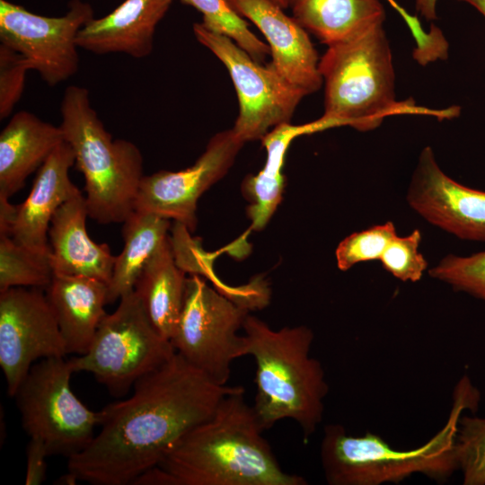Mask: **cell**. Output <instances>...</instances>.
Returning a JSON list of instances; mask_svg holds the SVG:
<instances>
[{"label":"cell","instance_id":"cell-28","mask_svg":"<svg viewBox=\"0 0 485 485\" xmlns=\"http://www.w3.org/2000/svg\"><path fill=\"white\" fill-rule=\"evenodd\" d=\"M428 274L455 290L485 301V251L471 256L447 255Z\"/></svg>","mask_w":485,"mask_h":485},{"label":"cell","instance_id":"cell-20","mask_svg":"<svg viewBox=\"0 0 485 485\" xmlns=\"http://www.w3.org/2000/svg\"><path fill=\"white\" fill-rule=\"evenodd\" d=\"M65 141L59 126L21 110L0 134V197L10 198Z\"/></svg>","mask_w":485,"mask_h":485},{"label":"cell","instance_id":"cell-36","mask_svg":"<svg viewBox=\"0 0 485 485\" xmlns=\"http://www.w3.org/2000/svg\"><path fill=\"white\" fill-rule=\"evenodd\" d=\"M469 4L485 17V0H459Z\"/></svg>","mask_w":485,"mask_h":485},{"label":"cell","instance_id":"cell-11","mask_svg":"<svg viewBox=\"0 0 485 485\" xmlns=\"http://www.w3.org/2000/svg\"><path fill=\"white\" fill-rule=\"evenodd\" d=\"M93 9L83 0H71L57 17L39 15L7 0H0V41L21 53L31 70L55 86L78 70L76 38L92 19Z\"/></svg>","mask_w":485,"mask_h":485},{"label":"cell","instance_id":"cell-10","mask_svg":"<svg viewBox=\"0 0 485 485\" xmlns=\"http://www.w3.org/2000/svg\"><path fill=\"white\" fill-rule=\"evenodd\" d=\"M193 32L226 67L236 90L239 114L233 127L243 143L262 139L271 128L290 123L305 92L290 84L270 63L254 60L230 38L194 23Z\"/></svg>","mask_w":485,"mask_h":485},{"label":"cell","instance_id":"cell-32","mask_svg":"<svg viewBox=\"0 0 485 485\" xmlns=\"http://www.w3.org/2000/svg\"><path fill=\"white\" fill-rule=\"evenodd\" d=\"M389 4L401 16L409 27L415 40L413 49L414 59L421 66L437 60H445L448 56V42L442 31L431 25L427 31L422 27L417 16L410 13L396 0H386Z\"/></svg>","mask_w":485,"mask_h":485},{"label":"cell","instance_id":"cell-26","mask_svg":"<svg viewBox=\"0 0 485 485\" xmlns=\"http://www.w3.org/2000/svg\"><path fill=\"white\" fill-rule=\"evenodd\" d=\"M202 13L205 28L234 40L254 60L261 63L270 54L268 44L261 41L248 27L226 0H180Z\"/></svg>","mask_w":485,"mask_h":485},{"label":"cell","instance_id":"cell-34","mask_svg":"<svg viewBox=\"0 0 485 485\" xmlns=\"http://www.w3.org/2000/svg\"><path fill=\"white\" fill-rule=\"evenodd\" d=\"M17 207L8 198L0 197V235H9L15 219Z\"/></svg>","mask_w":485,"mask_h":485},{"label":"cell","instance_id":"cell-7","mask_svg":"<svg viewBox=\"0 0 485 485\" xmlns=\"http://www.w3.org/2000/svg\"><path fill=\"white\" fill-rule=\"evenodd\" d=\"M176 353L153 325L137 292L122 296L118 308L101 321L87 351L69 360L75 372H89L114 396Z\"/></svg>","mask_w":485,"mask_h":485},{"label":"cell","instance_id":"cell-25","mask_svg":"<svg viewBox=\"0 0 485 485\" xmlns=\"http://www.w3.org/2000/svg\"><path fill=\"white\" fill-rule=\"evenodd\" d=\"M52 277L49 256L30 251L9 235H0V292L11 287L47 288Z\"/></svg>","mask_w":485,"mask_h":485},{"label":"cell","instance_id":"cell-3","mask_svg":"<svg viewBox=\"0 0 485 485\" xmlns=\"http://www.w3.org/2000/svg\"><path fill=\"white\" fill-rule=\"evenodd\" d=\"M242 329L246 356L256 366L251 406L261 428L293 420L306 443L322 421L329 392L323 367L310 354L313 331L304 325L274 330L251 314Z\"/></svg>","mask_w":485,"mask_h":485},{"label":"cell","instance_id":"cell-2","mask_svg":"<svg viewBox=\"0 0 485 485\" xmlns=\"http://www.w3.org/2000/svg\"><path fill=\"white\" fill-rule=\"evenodd\" d=\"M244 388L186 433L157 465L165 485H306L284 471L263 436Z\"/></svg>","mask_w":485,"mask_h":485},{"label":"cell","instance_id":"cell-23","mask_svg":"<svg viewBox=\"0 0 485 485\" xmlns=\"http://www.w3.org/2000/svg\"><path fill=\"white\" fill-rule=\"evenodd\" d=\"M293 18L327 46L384 24L380 0H288Z\"/></svg>","mask_w":485,"mask_h":485},{"label":"cell","instance_id":"cell-5","mask_svg":"<svg viewBox=\"0 0 485 485\" xmlns=\"http://www.w3.org/2000/svg\"><path fill=\"white\" fill-rule=\"evenodd\" d=\"M319 71L325 86L322 116L340 126L368 131L388 116L453 119L460 112L458 107L434 110L417 106L410 100H396L392 57L384 24L328 46L319 61Z\"/></svg>","mask_w":485,"mask_h":485},{"label":"cell","instance_id":"cell-9","mask_svg":"<svg viewBox=\"0 0 485 485\" xmlns=\"http://www.w3.org/2000/svg\"><path fill=\"white\" fill-rule=\"evenodd\" d=\"M199 276L187 278L182 309L171 342L180 356L219 384H227L233 362L246 356L238 334L249 314Z\"/></svg>","mask_w":485,"mask_h":485},{"label":"cell","instance_id":"cell-14","mask_svg":"<svg viewBox=\"0 0 485 485\" xmlns=\"http://www.w3.org/2000/svg\"><path fill=\"white\" fill-rule=\"evenodd\" d=\"M406 198L432 225L461 239L485 242V191L447 176L430 146L419 156Z\"/></svg>","mask_w":485,"mask_h":485},{"label":"cell","instance_id":"cell-12","mask_svg":"<svg viewBox=\"0 0 485 485\" xmlns=\"http://www.w3.org/2000/svg\"><path fill=\"white\" fill-rule=\"evenodd\" d=\"M66 354L57 319L40 288L0 292V366L10 396L36 361Z\"/></svg>","mask_w":485,"mask_h":485},{"label":"cell","instance_id":"cell-15","mask_svg":"<svg viewBox=\"0 0 485 485\" xmlns=\"http://www.w3.org/2000/svg\"><path fill=\"white\" fill-rule=\"evenodd\" d=\"M242 17L249 19L268 41L271 64L290 84L306 94L320 89L317 51L307 31L271 0H226Z\"/></svg>","mask_w":485,"mask_h":485},{"label":"cell","instance_id":"cell-19","mask_svg":"<svg viewBox=\"0 0 485 485\" xmlns=\"http://www.w3.org/2000/svg\"><path fill=\"white\" fill-rule=\"evenodd\" d=\"M46 290L67 354H84L106 314L108 284L89 277L53 273Z\"/></svg>","mask_w":485,"mask_h":485},{"label":"cell","instance_id":"cell-27","mask_svg":"<svg viewBox=\"0 0 485 485\" xmlns=\"http://www.w3.org/2000/svg\"><path fill=\"white\" fill-rule=\"evenodd\" d=\"M463 485L485 484V418L463 414L455 442Z\"/></svg>","mask_w":485,"mask_h":485},{"label":"cell","instance_id":"cell-22","mask_svg":"<svg viewBox=\"0 0 485 485\" xmlns=\"http://www.w3.org/2000/svg\"><path fill=\"white\" fill-rule=\"evenodd\" d=\"M186 281L168 236L145 265L135 291L154 328L170 341L182 309Z\"/></svg>","mask_w":485,"mask_h":485},{"label":"cell","instance_id":"cell-4","mask_svg":"<svg viewBox=\"0 0 485 485\" xmlns=\"http://www.w3.org/2000/svg\"><path fill=\"white\" fill-rule=\"evenodd\" d=\"M481 394L468 375L453 393V404L445 425L422 445L392 448L378 435H348L340 424L324 427L321 463L330 485H381L397 483L413 474L444 481L458 470L455 442L461 416L478 408Z\"/></svg>","mask_w":485,"mask_h":485},{"label":"cell","instance_id":"cell-8","mask_svg":"<svg viewBox=\"0 0 485 485\" xmlns=\"http://www.w3.org/2000/svg\"><path fill=\"white\" fill-rule=\"evenodd\" d=\"M69 360L49 357L36 362L14 396L30 437L41 440L48 454L67 458L84 450L101 426L104 412L88 409L73 392Z\"/></svg>","mask_w":485,"mask_h":485},{"label":"cell","instance_id":"cell-29","mask_svg":"<svg viewBox=\"0 0 485 485\" xmlns=\"http://www.w3.org/2000/svg\"><path fill=\"white\" fill-rule=\"evenodd\" d=\"M396 235V228L392 222L349 234L335 251L338 268L345 271L359 262L379 260Z\"/></svg>","mask_w":485,"mask_h":485},{"label":"cell","instance_id":"cell-30","mask_svg":"<svg viewBox=\"0 0 485 485\" xmlns=\"http://www.w3.org/2000/svg\"><path fill=\"white\" fill-rule=\"evenodd\" d=\"M421 241L419 230L398 236L389 242L380 261L384 269L403 282H417L428 268V262L419 251Z\"/></svg>","mask_w":485,"mask_h":485},{"label":"cell","instance_id":"cell-21","mask_svg":"<svg viewBox=\"0 0 485 485\" xmlns=\"http://www.w3.org/2000/svg\"><path fill=\"white\" fill-rule=\"evenodd\" d=\"M335 127H340L337 121L322 116L304 125H278L261 139L267 151L266 163L260 172L247 176L242 183V193L249 202L247 216L253 230L265 227L282 200L286 186L282 169L292 141L300 136Z\"/></svg>","mask_w":485,"mask_h":485},{"label":"cell","instance_id":"cell-18","mask_svg":"<svg viewBox=\"0 0 485 485\" xmlns=\"http://www.w3.org/2000/svg\"><path fill=\"white\" fill-rule=\"evenodd\" d=\"M89 216L81 191L66 200L52 217L49 261L54 274L84 276L109 284L116 256L106 243H97L86 232Z\"/></svg>","mask_w":485,"mask_h":485},{"label":"cell","instance_id":"cell-1","mask_svg":"<svg viewBox=\"0 0 485 485\" xmlns=\"http://www.w3.org/2000/svg\"><path fill=\"white\" fill-rule=\"evenodd\" d=\"M241 387L216 383L175 353L138 379L131 396L102 409L99 433L68 457L67 472L94 485L132 484Z\"/></svg>","mask_w":485,"mask_h":485},{"label":"cell","instance_id":"cell-24","mask_svg":"<svg viewBox=\"0 0 485 485\" xmlns=\"http://www.w3.org/2000/svg\"><path fill=\"white\" fill-rule=\"evenodd\" d=\"M170 225V219L135 210L123 222L124 247L108 284V304L135 290L145 265L169 236Z\"/></svg>","mask_w":485,"mask_h":485},{"label":"cell","instance_id":"cell-37","mask_svg":"<svg viewBox=\"0 0 485 485\" xmlns=\"http://www.w3.org/2000/svg\"><path fill=\"white\" fill-rule=\"evenodd\" d=\"M271 1L276 3L278 5H279L283 9H286L288 7V0H271Z\"/></svg>","mask_w":485,"mask_h":485},{"label":"cell","instance_id":"cell-16","mask_svg":"<svg viewBox=\"0 0 485 485\" xmlns=\"http://www.w3.org/2000/svg\"><path fill=\"white\" fill-rule=\"evenodd\" d=\"M74 164V151L64 141L38 170L26 199L16 206L10 236L33 252L49 256L48 234L52 217L61 205L80 191L69 178Z\"/></svg>","mask_w":485,"mask_h":485},{"label":"cell","instance_id":"cell-35","mask_svg":"<svg viewBox=\"0 0 485 485\" xmlns=\"http://www.w3.org/2000/svg\"><path fill=\"white\" fill-rule=\"evenodd\" d=\"M417 13L426 21L432 22L437 19L436 6L438 0H413Z\"/></svg>","mask_w":485,"mask_h":485},{"label":"cell","instance_id":"cell-13","mask_svg":"<svg viewBox=\"0 0 485 485\" xmlns=\"http://www.w3.org/2000/svg\"><path fill=\"white\" fill-rule=\"evenodd\" d=\"M243 144L232 128L225 130L209 140L192 166L144 176L134 210L173 219L190 232L195 231L198 198L225 175Z\"/></svg>","mask_w":485,"mask_h":485},{"label":"cell","instance_id":"cell-33","mask_svg":"<svg viewBox=\"0 0 485 485\" xmlns=\"http://www.w3.org/2000/svg\"><path fill=\"white\" fill-rule=\"evenodd\" d=\"M49 455L45 444L31 437L27 446L26 479L27 485H40L46 477V457Z\"/></svg>","mask_w":485,"mask_h":485},{"label":"cell","instance_id":"cell-31","mask_svg":"<svg viewBox=\"0 0 485 485\" xmlns=\"http://www.w3.org/2000/svg\"><path fill=\"white\" fill-rule=\"evenodd\" d=\"M31 70L27 59L8 46L0 45V119L10 116L20 101Z\"/></svg>","mask_w":485,"mask_h":485},{"label":"cell","instance_id":"cell-17","mask_svg":"<svg viewBox=\"0 0 485 485\" xmlns=\"http://www.w3.org/2000/svg\"><path fill=\"white\" fill-rule=\"evenodd\" d=\"M173 0H125L109 14L93 18L78 32L79 48L96 55H150L155 29Z\"/></svg>","mask_w":485,"mask_h":485},{"label":"cell","instance_id":"cell-6","mask_svg":"<svg viewBox=\"0 0 485 485\" xmlns=\"http://www.w3.org/2000/svg\"><path fill=\"white\" fill-rule=\"evenodd\" d=\"M60 114L65 141L84 177L89 216L100 224L123 223L134 211L144 177L139 148L131 141L112 138L84 87L66 89Z\"/></svg>","mask_w":485,"mask_h":485}]
</instances>
